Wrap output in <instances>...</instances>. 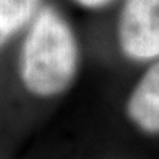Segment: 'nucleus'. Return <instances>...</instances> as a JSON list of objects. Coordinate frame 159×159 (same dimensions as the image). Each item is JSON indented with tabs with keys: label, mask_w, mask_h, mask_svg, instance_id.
Here are the masks:
<instances>
[{
	"label": "nucleus",
	"mask_w": 159,
	"mask_h": 159,
	"mask_svg": "<svg viewBox=\"0 0 159 159\" xmlns=\"http://www.w3.org/2000/svg\"><path fill=\"white\" fill-rule=\"evenodd\" d=\"M78 69V44L63 16L46 6L35 15L21 55V78L37 96L63 91Z\"/></svg>",
	"instance_id": "f257e3e1"
},
{
	"label": "nucleus",
	"mask_w": 159,
	"mask_h": 159,
	"mask_svg": "<svg viewBox=\"0 0 159 159\" xmlns=\"http://www.w3.org/2000/svg\"><path fill=\"white\" fill-rule=\"evenodd\" d=\"M118 37L122 52L131 59L159 57V0H124Z\"/></svg>",
	"instance_id": "f03ea898"
},
{
	"label": "nucleus",
	"mask_w": 159,
	"mask_h": 159,
	"mask_svg": "<svg viewBox=\"0 0 159 159\" xmlns=\"http://www.w3.org/2000/svg\"><path fill=\"white\" fill-rule=\"evenodd\" d=\"M127 114L146 133L159 134V62L144 72L127 103Z\"/></svg>",
	"instance_id": "7ed1b4c3"
},
{
	"label": "nucleus",
	"mask_w": 159,
	"mask_h": 159,
	"mask_svg": "<svg viewBox=\"0 0 159 159\" xmlns=\"http://www.w3.org/2000/svg\"><path fill=\"white\" fill-rule=\"evenodd\" d=\"M41 0H0V47L39 13Z\"/></svg>",
	"instance_id": "20e7f679"
},
{
	"label": "nucleus",
	"mask_w": 159,
	"mask_h": 159,
	"mask_svg": "<svg viewBox=\"0 0 159 159\" xmlns=\"http://www.w3.org/2000/svg\"><path fill=\"white\" fill-rule=\"evenodd\" d=\"M75 3H78L83 7H89V9H99V7H105L108 6L112 0H74Z\"/></svg>",
	"instance_id": "39448f33"
}]
</instances>
